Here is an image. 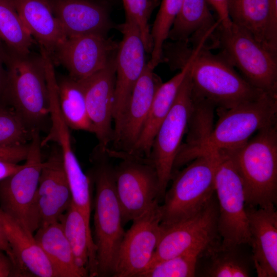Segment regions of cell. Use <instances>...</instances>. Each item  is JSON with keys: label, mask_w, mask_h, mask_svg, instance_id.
<instances>
[{"label": "cell", "mask_w": 277, "mask_h": 277, "mask_svg": "<svg viewBox=\"0 0 277 277\" xmlns=\"http://www.w3.org/2000/svg\"><path fill=\"white\" fill-rule=\"evenodd\" d=\"M174 52L175 66L188 61L193 95L220 110L255 100L263 93L248 83L220 53L203 44L182 43Z\"/></svg>", "instance_id": "cell-1"}, {"label": "cell", "mask_w": 277, "mask_h": 277, "mask_svg": "<svg viewBox=\"0 0 277 277\" xmlns=\"http://www.w3.org/2000/svg\"><path fill=\"white\" fill-rule=\"evenodd\" d=\"M5 48L7 78L3 98L10 102L31 130H39L50 115L44 57L31 51L18 53Z\"/></svg>", "instance_id": "cell-2"}, {"label": "cell", "mask_w": 277, "mask_h": 277, "mask_svg": "<svg viewBox=\"0 0 277 277\" xmlns=\"http://www.w3.org/2000/svg\"><path fill=\"white\" fill-rule=\"evenodd\" d=\"M226 151L242 180L245 205L262 208L275 206L276 124L259 130L240 147Z\"/></svg>", "instance_id": "cell-3"}, {"label": "cell", "mask_w": 277, "mask_h": 277, "mask_svg": "<svg viewBox=\"0 0 277 277\" xmlns=\"http://www.w3.org/2000/svg\"><path fill=\"white\" fill-rule=\"evenodd\" d=\"M210 47L222 55L252 86L277 96V53L233 23L219 24Z\"/></svg>", "instance_id": "cell-4"}, {"label": "cell", "mask_w": 277, "mask_h": 277, "mask_svg": "<svg viewBox=\"0 0 277 277\" xmlns=\"http://www.w3.org/2000/svg\"><path fill=\"white\" fill-rule=\"evenodd\" d=\"M217 164L216 151L203 153L173 175L172 185L160 205L162 227L188 219L206 205L215 193Z\"/></svg>", "instance_id": "cell-5"}, {"label": "cell", "mask_w": 277, "mask_h": 277, "mask_svg": "<svg viewBox=\"0 0 277 277\" xmlns=\"http://www.w3.org/2000/svg\"><path fill=\"white\" fill-rule=\"evenodd\" d=\"M106 156L94 173V239L97 276H113L120 246L125 234L117 198L113 168Z\"/></svg>", "instance_id": "cell-6"}, {"label": "cell", "mask_w": 277, "mask_h": 277, "mask_svg": "<svg viewBox=\"0 0 277 277\" xmlns=\"http://www.w3.org/2000/svg\"><path fill=\"white\" fill-rule=\"evenodd\" d=\"M220 118L192 159L200 154L236 149L252 134L276 124L277 96L263 93L259 98L226 110H220Z\"/></svg>", "instance_id": "cell-7"}, {"label": "cell", "mask_w": 277, "mask_h": 277, "mask_svg": "<svg viewBox=\"0 0 277 277\" xmlns=\"http://www.w3.org/2000/svg\"><path fill=\"white\" fill-rule=\"evenodd\" d=\"M39 131L32 130L22 167L0 181V208L33 234L40 225L37 192L43 161Z\"/></svg>", "instance_id": "cell-8"}, {"label": "cell", "mask_w": 277, "mask_h": 277, "mask_svg": "<svg viewBox=\"0 0 277 277\" xmlns=\"http://www.w3.org/2000/svg\"><path fill=\"white\" fill-rule=\"evenodd\" d=\"M217 152L214 178L218 230L223 245H249L250 233L241 177L226 150Z\"/></svg>", "instance_id": "cell-9"}, {"label": "cell", "mask_w": 277, "mask_h": 277, "mask_svg": "<svg viewBox=\"0 0 277 277\" xmlns=\"http://www.w3.org/2000/svg\"><path fill=\"white\" fill-rule=\"evenodd\" d=\"M193 105L194 97L188 71L169 112L156 132L148 159L157 174L160 200L163 199L172 179L174 162L187 130Z\"/></svg>", "instance_id": "cell-10"}, {"label": "cell", "mask_w": 277, "mask_h": 277, "mask_svg": "<svg viewBox=\"0 0 277 277\" xmlns=\"http://www.w3.org/2000/svg\"><path fill=\"white\" fill-rule=\"evenodd\" d=\"M122 160L113 168L115 191L123 225L132 221L160 200L156 170L148 159L127 154L115 156Z\"/></svg>", "instance_id": "cell-11"}, {"label": "cell", "mask_w": 277, "mask_h": 277, "mask_svg": "<svg viewBox=\"0 0 277 277\" xmlns=\"http://www.w3.org/2000/svg\"><path fill=\"white\" fill-rule=\"evenodd\" d=\"M218 216V203L214 193L206 205L193 216L168 226H161L160 239L147 268L187 251L204 250L221 243Z\"/></svg>", "instance_id": "cell-12"}, {"label": "cell", "mask_w": 277, "mask_h": 277, "mask_svg": "<svg viewBox=\"0 0 277 277\" xmlns=\"http://www.w3.org/2000/svg\"><path fill=\"white\" fill-rule=\"evenodd\" d=\"M132 221L119 247L114 277H138L148 266L162 232L159 201Z\"/></svg>", "instance_id": "cell-13"}, {"label": "cell", "mask_w": 277, "mask_h": 277, "mask_svg": "<svg viewBox=\"0 0 277 277\" xmlns=\"http://www.w3.org/2000/svg\"><path fill=\"white\" fill-rule=\"evenodd\" d=\"M120 28L123 38L118 44L115 57L113 129L119 124L132 90L146 64V51L136 25L126 18Z\"/></svg>", "instance_id": "cell-14"}, {"label": "cell", "mask_w": 277, "mask_h": 277, "mask_svg": "<svg viewBox=\"0 0 277 277\" xmlns=\"http://www.w3.org/2000/svg\"><path fill=\"white\" fill-rule=\"evenodd\" d=\"M118 44L97 34L67 37L52 57L61 64L69 76L76 80L89 77L104 69L115 56Z\"/></svg>", "instance_id": "cell-15"}, {"label": "cell", "mask_w": 277, "mask_h": 277, "mask_svg": "<svg viewBox=\"0 0 277 277\" xmlns=\"http://www.w3.org/2000/svg\"><path fill=\"white\" fill-rule=\"evenodd\" d=\"M163 83L148 65L136 83L118 125L114 128L113 155L128 154L137 142L146 122L155 93Z\"/></svg>", "instance_id": "cell-16"}, {"label": "cell", "mask_w": 277, "mask_h": 277, "mask_svg": "<svg viewBox=\"0 0 277 277\" xmlns=\"http://www.w3.org/2000/svg\"><path fill=\"white\" fill-rule=\"evenodd\" d=\"M115 56L103 69L78 80L85 93L86 107L98 151L106 153L113 138L112 126L115 81Z\"/></svg>", "instance_id": "cell-17"}, {"label": "cell", "mask_w": 277, "mask_h": 277, "mask_svg": "<svg viewBox=\"0 0 277 277\" xmlns=\"http://www.w3.org/2000/svg\"><path fill=\"white\" fill-rule=\"evenodd\" d=\"M254 268L259 277L277 276V211L275 206L245 205Z\"/></svg>", "instance_id": "cell-18"}, {"label": "cell", "mask_w": 277, "mask_h": 277, "mask_svg": "<svg viewBox=\"0 0 277 277\" xmlns=\"http://www.w3.org/2000/svg\"><path fill=\"white\" fill-rule=\"evenodd\" d=\"M45 144L54 142L60 147L71 195L72 203L90 225L91 211V180L83 171L72 147L69 128L61 116L53 118Z\"/></svg>", "instance_id": "cell-19"}, {"label": "cell", "mask_w": 277, "mask_h": 277, "mask_svg": "<svg viewBox=\"0 0 277 277\" xmlns=\"http://www.w3.org/2000/svg\"><path fill=\"white\" fill-rule=\"evenodd\" d=\"M232 23L277 53V0H228Z\"/></svg>", "instance_id": "cell-20"}, {"label": "cell", "mask_w": 277, "mask_h": 277, "mask_svg": "<svg viewBox=\"0 0 277 277\" xmlns=\"http://www.w3.org/2000/svg\"><path fill=\"white\" fill-rule=\"evenodd\" d=\"M67 37L89 34L106 35L112 27L102 5L91 0H47Z\"/></svg>", "instance_id": "cell-21"}, {"label": "cell", "mask_w": 277, "mask_h": 277, "mask_svg": "<svg viewBox=\"0 0 277 277\" xmlns=\"http://www.w3.org/2000/svg\"><path fill=\"white\" fill-rule=\"evenodd\" d=\"M0 221L14 256L17 267L39 277H60L34 234L5 213L0 208Z\"/></svg>", "instance_id": "cell-22"}, {"label": "cell", "mask_w": 277, "mask_h": 277, "mask_svg": "<svg viewBox=\"0 0 277 277\" xmlns=\"http://www.w3.org/2000/svg\"><path fill=\"white\" fill-rule=\"evenodd\" d=\"M30 34L52 58L67 36L47 0H11Z\"/></svg>", "instance_id": "cell-23"}, {"label": "cell", "mask_w": 277, "mask_h": 277, "mask_svg": "<svg viewBox=\"0 0 277 277\" xmlns=\"http://www.w3.org/2000/svg\"><path fill=\"white\" fill-rule=\"evenodd\" d=\"M189 67L183 62L181 71L169 81L163 83L156 90L141 134L127 155L149 159L153 140L161 124L169 112Z\"/></svg>", "instance_id": "cell-24"}, {"label": "cell", "mask_w": 277, "mask_h": 277, "mask_svg": "<svg viewBox=\"0 0 277 277\" xmlns=\"http://www.w3.org/2000/svg\"><path fill=\"white\" fill-rule=\"evenodd\" d=\"M208 4L207 0H183L168 38L192 46L209 45L219 22L215 21Z\"/></svg>", "instance_id": "cell-25"}, {"label": "cell", "mask_w": 277, "mask_h": 277, "mask_svg": "<svg viewBox=\"0 0 277 277\" xmlns=\"http://www.w3.org/2000/svg\"><path fill=\"white\" fill-rule=\"evenodd\" d=\"M241 245L220 243L205 249L198 258L195 276L249 277L253 267L251 254Z\"/></svg>", "instance_id": "cell-26"}, {"label": "cell", "mask_w": 277, "mask_h": 277, "mask_svg": "<svg viewBox=\"0 0 277 277\" xmlns=\"http://www.w3.org/2000/svg\"><path fill=\"white\" fill-rule=\"evenodd\" d=\"M59 221L77 266L89 276H97L96 248L90 225L72 202Z\"/></svg>", "instance_id": "cell-27"}, {"label": "cell", "mask_w": 277, "mask_h": 277, "mask_svg": "<svg viewBox=\"0 0 277 277\" xmlns=\"http://www.w3.org/2000/svg\"><path fill=\"white\" fill-rule=\"evenodd\" d=\"M34 237L60 277H85L88 274L76 263L72 249L58 221L40 226Z\"/></svg>", "instance_id": "cell-28"}, {"label": "cell", "mask_w": 277, "mask_h": 277, "mask_svg": "<svg viewBox=\"0 0 277 277\" xmlns=\"http://www.w3.org/2000/svg\"><path fill=\"white\" fill-rule=\"evenodd\" d=\"M57 87L60 110L68 127L93 133L80 81L69 75L64 76L57 79Z\"/></svg>", "instance_id": "cell-29"}, {"label": "cell", "mask_w": 277, "mask_h": 277, "mask_svg": "<svg viewBox=\"0 0 277 277\" xmlns=\"http://www.w3.org/2000/svg\"><path fill=\"white\" fill-rule=\"evenodd\" d=\"M0 39L8 49L18 53L30 51L33 43L11 0H0Z\"/></svg>", "instance_id": "cell-30"}, {"label": "cell", "mask_w": 277, "mask_h": 277, "mask_svg": "<svg viewBox=\"0 0 277 277\" xmlns=\"http://www.w3.org/2000/svg\"><path fill=\"white\" fill-rule=\"evenodd\" d=\"M183 0H162L160 9L150 29L152 42L151 57L147 63L152 69L163 61V48L177 17Z\"/></svg>", "instance_id": "cell-31"}, {"label": "cell", "mask_w": 277, "mask_h": 277, "mask_svg": "<svg viewBox=\"0 0 277 277\" xmlns=\"http://www.w3.org/2000/svg\"><path fill=\"white\" fill-rule=\"evenodd\" d=\"M205 250L194 249L160 261L147 268L138 277L195 276L198 258Z\"/></svg>", "instance_id": "cell-32"}, {"label": "cell", "mask_w": 277, "mask_h": 277, "mask_svg": "<svg viewBox=\"0 0 277 277\" xmlns=\"http://www.w3.org/2000/svg\"><path fill=\"white\" fill-rule=\"evenodd\" d=\"M32 130L15 110L0 106V146L26 144L31 138Z\"/></svg>", "instance_id": "cell-33"}, {"label": "cell", "mask_w": 277, "mask_h": 277, "mask_svg": "<svg viewBox=\"0 0 277 277\" xmlns=\"http://www.w3.org/2000/svg\"><path fill=\"white\" fill-rule=\"evenodd\" d=\"M126 18L131 20L138 28L147 53H151L152 42L149 20L151 14V0H123Z\"/></svg>", "instance_id": "cell-34"}, {"label": "cell", "mask_w": 277, "mask_h": 277, "mask_svg": "<svg viewBox=\"0 0 277 277\" xmlns=\"http://www.w3.org/2000/svg\"><path fill=\"white\" fill-rule=\"evenodd\" d=\"M29 144L12 146H0V161L18 163L25 161L28 152Z\"/></svg>", "instance_id": "cell-35"}, {"label": "cell", "mask_w": 277, "mask_h": 277, "mask_svg": "<svg viewBox=\"0 0 277 277\" xmlns=\"http://www.w3.org/2000/svg\"><path fill=\"white\" fill-rule=\"evenodd\" d=\"M207 1L215 10L218 17L217 21L220 25L227 26L231 23L228 13V0Z\"/></svg>", "instance_id": "cell-36"}, {"label": "cell", "mask_w": 277, "mask_h": 277, "mask_svg": "<svg viewBox=\"0 0 277 277\" xmlns=\"http://www.w3.org/2000/svg\"><path fill=\"white\" fill-rule=\"evenodd\" d=\"M5 53V46L3 42L0 39V100L3 98L7 78Z\"/></svg>", "instance_id": "cell-37"}, {"label": "cell", "mask_w": 277, "mask_h": 277, "mask_svg": "<svg viewBox=\"0 0 277 277\" xmlns=\"http://www.w3.org/2000/svg\"><path fill=\"white\" fill-rule=\"evenodd\" d=\"M0 251L5 252L13 266L17 267L16 261L0 221Z\"/></svg>", "instance_id": "cell-38"}, {"label": "cell", "mask_w": 277, "mask_h": 277, "mask_svg": "<svg viewBox=\"0 0 277 277\" xmlns=\"http://www.w3.org/2000/svg\"><path fill=\"white\" fill-rule=\"evenodd\" d=\"M23 165L0 161V181L15 173L22 167Z\"/></svg>", "instance_id": "cell-39"}, {"label": "cell", "mask_w": 277, "mask_h": 277, "mask_svg": "<svg viewBox=\"0 0 277 277\" xmlns=\"http://www.w3.org/2000/svg\"><path fill=\"white\" fill-rule=\"evenodd\" d=\"M3 258L0 257V276H8L10 274L9 267H7V264L4 263Z\"/></svg>", "instance_id": "cell-40"}]
</instances>
